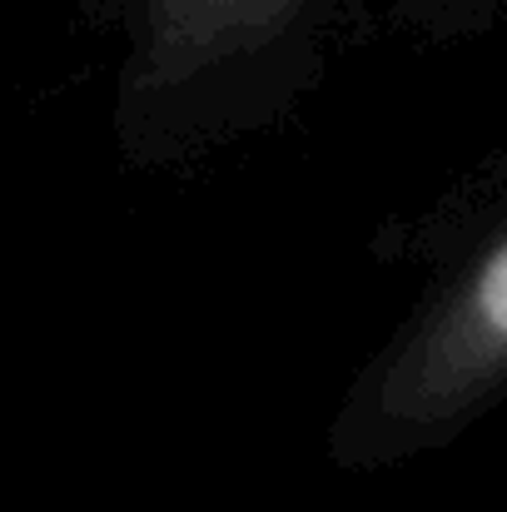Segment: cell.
Returning a JSON list of instances; mask_svg holds the SVG:
<instances>
[{
  "mask_svg": "<svg viewBox=\"0 0 507 512\" xmlns=\"http://www.w3.org/2000/svg\"><path fill=\"white\" fill-rule=\"evenodd\" d=\"M423 279L348 373L324 458L393 473L458 448L507 408V155L413 224Z\"/></svg>",
  "mask_w": 507,
  "mask_h": 512,
  "instance_id": "obj_1",
  "label": "cell"
},
{
  "mask_svg": "<svg viewBox=\"0 0 507 512\" xmlns=\"http://www.w3.org/2000/svg\"><path fill=\"white\" fill-rule=\"evenodd\" d=\"M353 0H110L115 150L179 170L289 125L324 85Z\"/></svg>",
  "mask_w": 507,
  "mask_h": 512,
  "instance_id": "obj_2",
  "label": "cell"
},
{
  "mask_svg": "<svg viewBox=\"0 0 507 512\" xmlns=\"http://www.w3.org/2000/svg\"><path fill=\"white\" fill-rule=\"evenodd\" d=\"M507 15V0H393V25L428 45H463L488 35Z\"/></svg>",
  "mask_w": 507,
  "mask_h": 512,
  "instance_id": "obj_3",
  "label": "cell"
},
{
  "mask_svg": "<svg viewBox=\"0 0 507 512\" xmlns=\"http://www.w3.org/2000/svg\"><path fill=\"white\" fill-rule=\"evenodd\" d=\"M90 5H95V10H100V15H110V0H90Z\"/></svg>",
  "mask_w": 507,
  "mask_h": 512,
  "instance_id": "obj_4",
  "label": "cell"
}]
</instances>
